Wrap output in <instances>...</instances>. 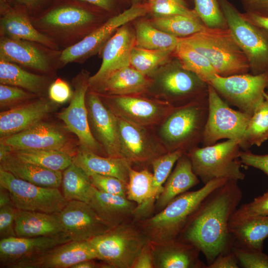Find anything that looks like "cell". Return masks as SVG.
Returning <instances> with one entry per match:
<instances>
[{"label":"cell","mask_w":268,"mask_h":268,"mask_svg":"<svg viewBox=\"0 0 268 268\" xmlns=\"http://www.w3.org/2000/svg\"><path fill=\"white\" fill-rule=\"evenodd\" d=\"M239 143V140L230 139L202 147L195 146L186 152L194 173L204 185L218 178L239 181L245 177L241 171Z\"/></svg>","instance_id":"obj_7"},{"label":"cell","mask_w":268,"mask_h":268,"mask_svg":"<svg viewBox=\"0 0 268 268\" xmlns=\"http://www.w3.org/2000/svg\"><path fill=\"white\" fill-rule=\"evenodd\" d=\"M16 236L35 237L65 233L58 213L17 209L15 214Z\"/></svg>","instance_id":"obj_33"},{"label":"cell","mask_w":268,"mask_h":268,"mask_svg":"<svg viewBox=\"0 0 268 268\" xmlns=\"http://www.w3.org/2000/svg\"><path fill=\"white\" fill-rule=\"evenodd\" d=\"M182 67L206 82L217 74L209 61L181 38L174 52Z\"/></svg>","instance_id":"obj_37"},{"label":"cell","mask_w":268,"mask_h":268,"mask_svg":"<svg viewBox=\"0 0 268 268\" xmlns=\"http://www.w3.org/2000/svg\"><path fill=\"white\" fill-rule=\"evenodd\" d=\"M132 268H154L152 244L148 241L135 259Z\"/></svg>","instance_id":"obj_53"},{"label":"cell","mask_w":268,"mask_h":268,"mask_svg":"<svg viewBox=\"0 0 268 268\" xmlns=\"http://www.w3.org/2000/svg\"><path fill=\"white\" fill-rule=\"evenodd\" d=\"M148 7L134 4L123 12L113 16L91 32L76 44L62 50L61 68L70 63H83L102 50L109 39L120 27L147 12Z\"/></svg>","instance_id":"obj_16"},{"label":"cell","mask_w":268,"mask_h":268,"mask_svg":"<svg viewBox=\"0 0 268 268\" xmlns=\"http://www.w3.org/2000/svg\"><path fill=\"white\" fill-rule=\"evenodd\" d=\"M268 139V102L265 100L251 116L240 141L243 150L253 145L260 146Z\"/></svg>","instance_id":"obj_41"},{"label":"cell","mask_w":268,"mask_h":268,"mask_svg":"<svg viewBox=\"0 0 268 268\" xmlns=\"http://www.w3.org/2000/svg\"><path fill=\"white\" fill-rule=\"evenodd\" d=\"M240 159L242 164L258 169L268 176V153L259 155L249 150H241Z\"/></svg>","instance_id":"obj_52"},{"label":"cell","mask_w":268,"mask_h":268,"mask_svg":"<svg viewBox=\"0 0 268 268\" xmlns=\"http://www.w3.org/2000/svg\"><path fill=\"white\" fill-rule=\"evenodd\" d=\"M228 180H212L199 190L187 191L176 197L154 215L135 222L152 244L175 240L205 199Z\"/></svg>","instance_id":"obj_2"},{"label":"cell","mask_w":268,"mask_h":268,"mask_svg":"<svg viewBox=\"0 0 268 268\" xmlns=\"http://www.w3.org/2000/svg\"></svg>","instance_id":"obj_64"},{"label":"cell","mask_w":268,"mask_h":268,"mask_svg":"<svg viewBox=\"0 0 268 268\" xmlns=\"http://www.w3.org/2000/svg\"><path fill=\"white\" fill-rule=\"evenodd\" d=\"M150 1V9L156 17L182 15L199 18L195 10L189 8L184 0Z\"/></svg>","instance_id":"obj_46"},{"label":"cell","mask_w":268,"mask_h":268,"mask_svg":"<svg viewBox=\"0 0 268 268\" xmlns=\"http://www.w3.org/2000/svg\"><path fill=\"white\" fill-rule=\"evenodd\" d=\"M200 182L194 173L188 155L185 152L178 159L174 170L165 182L162 192L157 199L154 210L157 212L164 208L176 197L187 192Z\"/></svg>","instance_id":"obj_32"},{"label":"cell","mask_w":268,"mask_h":268,"mask_svg":"<svg viewBox=\"0 0 268 268\" xmlns=\"http://www.w3.org/2000/svg\"><path fill=\"white\" fill-rule=\"evenodd\" d=\"M246 12L268 16V0H240Z\"/></svg>","instance_id":"obj_55"},{"label":"cell","mask_w":268,"mask_h":268,"mask_svg":"<svg viewBox=\"0 0 268 268\" xmlns=\"http://www.w3.org/2000/svg\"><path fill=\"white\" fill-rule=\"evenodd\" d=\"M94 259L83 261L73 266L71 268H111L110 267L104 262L97 263L94 261Z\"/></svg>","instance_id":"obj_59"},{"label":"cell","mask_w":268,"mask_h":268,"mask_svg":"<svg viewBox=\"0 0 268 268\" xmlns=\"http://www.w3.org/2000/svg\"><path fill=\"white\" fill-rule=\"evenodd\" d=\"M121 156L140 169L151 167L152 162L168 151L155 127L135 125L117 117Z\"/></svg>","instance_id":"obj_13"},{"label":"cell","mask_w":268,"mask_h":268,"mask_svg":"<svg viewBox=\"0 0 268 268\" xmlns=\"http://www.w3.org/2000/svg\"><path fill=\"white\" fill-rule=\"evenodd\" d=\"M11 152L22 161L54 171H64L73 162V154L65 150H11Z\"/></svg>","instance_id":"obj_38"},{"label":"cell","mask_w":268,"mask_h":268,"mask_svg":"<svg viewBox=\"0 0 268 268\" xmlns=\"http://www.w3.org/2000/svg\"><path fill=\"white\" fill-rule=\"evenodd\" d=\"M90 176L92 185L106 193L127 197V184L113 176L94 174Z\"/></svg>","instance_id":"obj_49"},{"label":"cell","mask_w":268,"mask_h":268,"mask_svg":"<svg viewBox=\"0 0 268 268\" xmlns=\"http://www.w3.org/2000/svg\"><path fill=\"white\" fill-rule=\"evenodd\" d=\"M17 209L14 205L0 207V238L16 236L15 231V214Z\"/></svg>","instance_id":"obj_50"},{"label":"cell","mask_w":268,"mask_h":268,"mask_svg":"<svg viewBox=\"0 0 268 268\" xmlns=\"http://www.w3.org/2000/svg\"><path fill=\"white\" fill-rule=\"evenodd\" d=\"M207 83L229 104L252 116L265 100L264 93L268 84V72L228 76L216 74Z\"/></svg>","instance_id":"obj_10"},{"label":"cell","mask_w":268,"mask_h":268,"mask_svg":"<svg viewBox=\"0 0 268 268\" xmlns=\"http://www.w3.org/2000/svg\"><path fill=\"white\" fill-rule=\"evenodd\" d=\"M266 89H267V91H266V92L268 94V84Z\"/></svg>","instance_id":"obj_62"},{"label":"cell","mask_w":268,"mask_h":268,"mask_svg":"<svg viewBox=\"0 0 268 268\" xmlns=\"http://www.w3.org/2000/svg\"><path fill=\"white\" fill-rule=\"evenodd\" d=\"M268 216V190L252 201L237 208L231 216L229 223H235L258 216Z\"/></svg>","instance_id":"obj_45"},{"label":"cell","mask_w":268,"mask_h":268,"mask_svg":"<svg viewBox=\"0 0 268 268\" xmlns=\"http://www.w3.org/2000/svg\"><path fill=\"white\" fill-rule=\"evenodd\" d=\"M208 112L207 98L175 108L155 131L168 152H187L201 142Z\"/></svg>","instance_id":"obj_5"},{"label":"cell","mask_w":268,"mask_h":268,"mask_svg":"<svg viewBox=\"0 0 268 268\" xmlns=\"http://www.w3.org/2000/svg\"><path fill=\"white\" fill-rule=\"evenodd\" d=\"M194 10L205 26L211 28H228L218 0H194Z\"/></svg>","instance_id":"obj_44"},{"label":"cell","mask_w":268,"mask_h":268,"mask_svg":"<svg viewBox=\"0 0 268 268\" xmlns=\"http://www.w3.org/2000/svg\"><path fill=\"white\" fill-rule=\"evenodd\" d=\"M61 51L34 41L0 36V60L53 77L61 68Z\"/></svg>","instance_id":"obj_15"},{"label":"cell","mask_w":268,"mask_h":268,"mask_svg":"<svg viewBox=\"0 0 268 268\" xmlns=\"http://www.w3.org/2000/svg\"><path fill=\"white\" fill-rule=\"evenodd\" d=\"M152 182L153 173L148 169H130L127 198L137 204L134 212V222L150 217L154 210Z\"/></svg>","instance_id":"obj_31"},{"label":"cell","mask_w":268,"mask_h":268,"mask_svg":"<svg viewBox=\"0 0 268 268\" xmlns=\"http://www.w3.org/2000/svg\"><path fill=\"white\" fill-rule=\"evenodd\" d=\"M144 95L166 102L174 108L208 96V83L178 63L165 64L151 75Z\"/></svg>","instance_id":"obj_6"},{"label":"cell","mask_w":268,"mask_h":268,"mask_svg":"<svg viewBox=\"0 0 268 268\" xmlns=\"http://www.w3.org/2000/svg\"><path fill=\"white\" fill-rule=\"evenodd\" d=\"M175 50H148L135 46L132 51L130 65L142 74L150 76L166 64Z\"/></svg>","instance_id":"obj_42"},{"label":"cell","mask_w":268,"mask_h":268,"mask_svg":"<svg viewBox=\"0 0 268 268\" xmlns=\"http://www.w3.org/2000/svg\"><path fill=\"white\" fill-rule=\"evenodd\" d=\"M35 28L51 39L61 49L69 47L101 26V17L87 8L73 3L57 5L31 16Z\"/></svg>","instance_id":"obj_3"},{"label":"cell","mask_w":268,"mask_h":268,"mask_svg":"<svg viewBox=\"0 0 268 268\" xmlns=\"http://www.w3.org/2000/svg\"><path fill=\"white\" fill-rule=\"evenodd\" d=\"M154 268H206L195 246L178 238L161 244H152Z\"/></svg>","instance_id":"obj_27"},{"label":"cell","mask_w":268,"mask_h":268,"mask_svg":"<svg viewBox=\"0 0 268 268\" xmlns=\"http://www.w3.org/2000/svg\"><path fill=\"white\" fill-rule=\"evenodd\" d=\"M235 254L231 252L219 255L206 268H239L240 267Z\"/></svg>","instance_id":"obj_54"},{"label":"cell","mask_w":268,"mask_h":268,"mask_svg":"<svg viewBox=\"0 0 268 268\" xmlns=\"http://www.w3.org/2000/svg\"><path fill=\"white\" fill-rule=\"evenodd\" d=\"M199 18L182 15L156 17L150 23L163 32L178 38L192 35L206 26Z\"/></svg>","instance_id":"obj_40"},{"label":"cell","mask_w":268,"mask_h":268,"mask_svg":"<svg viewBox=\"0 0 268 268\" xmlns=\"http://www.w3.org/2000/svg\"><path fill=\"white\" fill-rule=\"evenodd\" d=\"M87 203L109 228L134 221L136 203L126 197L101 192L93 186Z\"/></svg>","instance_id":"obj_25"},{"label":"cell","mask_w":268,"mask_h":268,"mask_svg":"<svg viewBox=\"0 0 268 268\" xmlns=\"http://www.w3.org/2000/svg\"><path fill=\"white\" fill-rule=\"evenodd\" d=\"M135 46L134 32L126 24L119 27L103 47L101 65L96 73L90 76L89 87L115 71L131 66V55Z\"/></svg>","instance_id":"obj_23"},{"label":"cell","mask_w":268,"mask_h":268,"mask_svg":"<svg viewBox=\"0 0 268 268\" xmlns=\"http://www.w3.org/2000/svg\"><path fill=\"white\" fill-rule=\"evenodd\" d=\"M243 17L252 24L268 31V16L251 13H242Z\"/></svg>","instance_id":"obj_56"},{"label":"cell","mask_w":268,"mask_h":268,"mask_svg":"<svg viewBox=\"0 0 268 268\" xmlns=\"http://www.w3.org/2000/svg\"><path fill=\"white\" fill-rule=\"evenodd\" d=\"M0 186L8 191L14 206L18 210L58 213L68 202L59 188L32 184L1 169Z\"/></svg>","instance_id":"obj_12"},{"label":"cell","mask_w":268,"mask_h":268,"mask_svg":"<svg viewBox=\"0 0 268 268\" xmlns=\"http://www.w3.org/2000/svg\"><path fill=\"white\" fill-rule=\"evenodd\" d=\"M90 77L89 72L82 69L72 78L74 90L70 104L58 116L67 128L77 137L80 145L97 154L107 156L92 135L89 126L85 99Z\"/></svg>","instance_id":"obj_18"},{"label":"cell","mask_w":268,"mask_h":268,"mask_svg":"<svg viewBox=\"0 0 268 268\" xmlns=\"http://www.w3.org/2000/svg\"><path fill=\"white\" fill-rule=\"evenodd\" d=\"M135 34V46L148 50L175 49L179 38L143 21L136 24Z\"/></svg>","instance_id":"obj_39"},{"label":"cell","mask_w":268,"mask_h":268,"mask_svg":"<svg viewBox=\"0 0 268 268\" xmlns=\"http://www.w3.org/2000/svg\"><path fill=\"white\" fill-rule=\"evenodd\" d=\"M99 95L117 117L141 126L156 127L175 108L166 102L144 95Z\"/></svg>","instance_id":"obj_14"},{"label":"cell","mask_w":268,"mask_h":268,"mask_svg":"<svg viewBox=\"0 0 268 268\" xmlns=\"http://www.w3.org/2000/svg\"><path fill=\"white\" fill-rule=\"evenodd\" d=\"M40 96L16 86L0 84V106L9 109L34 100Z\"/></svg>","instance_id":"obj_47"},{"label":"cell","mask_w":268,"mask_h":268,"mask_svg":"<svg viewBox=\"0 0 268 268\" xmlns=\"http://www.w3.org/2000/svg\"><path fill=\"white\" fill-rule=\"evenodd\" d=\"M14 205L8 191L0 186V207L8 205Z\"/></svg>","instance_id":"obj_60"},{"label":"cell","mask_w":268,"mask_h":268,"mask_svg":"<svg viewBox=\"0 0 268 268\" xmlns=\"http://www.w3.org/2000/svg\"><path fill=\"white\" fill-rule=\"evenodd\" d=\"M151 84V79L131 66L111 73L89 89L99 95H144Z\"/></svg>","instance_id":"obj_26"},{"label":"cell","mask_w":268,"mask_h":268,"mask_svg":"<svg viewBox=\"0 0 268 268\" xmlns=\"http://www.w3.org/2000/svg\"><path fill=\"white\" fill-rule=\"evenodd\" d=\"M208 112L201 142L211 145L221 139L243 137L251 116L231 108L214 88L208 84Z\"/></svg>","instance_id":"obj_11"},{"label":"cell","mask_w":268,"mask_h":268,"mask_svg":"<svg viewBox=\"0 0 268 268\" xmlns=\"http://www.w3.org/2000/svg\"><path fill=\"white\" fill-rule=\"evenodd\" d=\"M229 228L233 238V246L263 251L264 242L268 238V216L229 223Z\"/></svg>","instance_id":"obj_35"},{"label":"cell","mask_w":268,"mask_h":268,"mask_svg":"<svg viewBox=\"0 0 268 268\" xmlns=\"http://www.w3.org/2000/svg\"><path fill=\"white\" fill-rule=\"evenodd\" d=\"M58 215L64 232L72 241H88L111 229L84 201H69Z\"/></svg>","instance_id":"obj_20"},{"label":"cell","mask_w":268,"mask_h":268,"mask_svg":"<svg viewBox=\"0 0 268 268\" xmlns=\"http://www.w3.org/2000/svg\"><path fill=\"white\" fill-rule=\"evenodd\" d=\"M85 101L92 135L107 156L121 157L117 117L105 106L99 95L89 88Z\"/></svg>","instance_id":"obj_19"},{"label":"cell","mask_w":268,"mask_h":268,"mask_svg":"<svg viewBox=\"0 0 268 268\" xmlns=\"http://www.w3.org/2000/svg\"><path fill=\"white\" fill-rule=\"evenodd\" d=\"M16 4L24 7L30 14V11H36L47 0H12Z\"/></svg>","instance_id":"obj_57"},{"label":"cell","mask_w":268,"mask_h":268,"mask_svg":"<svg viewBox=\"0 0 268 268\" xmlns=\"http://www.w3.org/2000/svg\"><path fill=\"white\" fill-rule=\"evenodd\" d=\"M94 5L105 11L111 10L113 5V0H76Z\"/></svg>","instance_id":"obj_58"},{"label":"cell","mask_w":268,"mask_h":268,"mask_svg":"<svg viewBox=\"0 0 268 268\" xmlns=\"http://www.w3.org/2000/svg\"><path fill=\"white\" fill-rule=\"evenodd\" d=\"M72 94L73 91L69 84L60 78H57L52 82L48 92L49 98L58 104L67 102L71 98Z\"/></svg>","instance_id":"obj_51"},{"label":"cell","mask_w":268,"mask_h":268,"mask_svg":"<svg viewBox=\"0 0 268 268\" xmlns=\"http://www.w3.org/2000/svg\"><path fill=\"white\" fill-rule=\"evenodd\" d=\"M133 0L134 1L136 2V1H137L139 0Z\"/></svg>","instance_id":"obj_63"},{"label":"cell","mask_w":268,"mask_h":268,"mask_svg":"<svg viewBox=\"0 0 268 268\" xmlns=\"http://www.w3.org/2000/svg\"><path fill=\"white\" fill-rule=\"evenodd\" d=\"M73 162L89 176L97 174L116 177L128 184L132 164L122 157L103 156L80 145L74 152Z\"/></svg>","instance_id":"obj_28"},{"label":"cell","mask_w":268,"mask_h":268,"mask_svg":"<svg viewBox=\"0 0 268 268\" xmlns=\"http://www.w3.org/2000/svg\"><path fill=\"white\" fill-rule=\"evenodd\" d=\"M185 152L186 151L182 149L168 152L152 162L153 171L152 195L155 202L163 191L164 185L171 173L173 166Z\"/></svg>","instance_id":"obj_43"},{"label":"cell","mask_w":268,"mask_h":268,"mask_svg":"<svg viewBox=\"0 0 268 268\" xmlns=\"http://www.w3.org/2000/svg\"><path fill=\"white\" fill-rule=\"evenodd\" d=\"M97 259L111 268H132L141 250L149 241L134 221L110 229L88 240Z\"/></svg>","instance_id":"obj_8"},{"label":"cell","mask_w":268,"mask_h":268,"mask_svg":"<svg viewBox=\"0 0 268 268\" xmlns=\"http://www.w3.org/2000/svg\"><path fill=\"white\" fill-rule=\"evenodd\" d=\"M62 194L67 201L87 202L93 187L90 176L73 162L63 171Z\"/></svg>","instance_id":"obj_36"},{"label":"cell","mask_w":268,"mask_h":268,"mask_svg":"<svg viewBox=\"0 0 268 268\" xmlns=\"http://www.w3.org/2000/svg\"><path fill=\"white\" fill-rule=\"evenodd\" d=\"M21 6L12 8L2 3L0 9V36L34 41L52 49L60 50L51 39L35 28L29 13L24 7Z\"/></svg>","instance_id":"obj_24"},{"label":"cell","mask_w":268,"mask_h":268,"mask_svg":"<svg viewBox=\"0 0 268 268\" xmlns=\"http://www.w3.org/2000/svg\"><path fill=\"white\" fill-rule=\"evenodd\" d=\"M211 63L218 75L228 76L247 73V58L229 28L206 27L202 31L181 38Z\"/></svg>","instance_id":"obj_4"},{"label":"cell","mask_w":268,"mask_h":268,"mask_svg":"<svg viewBox=\"0 0 268 268\" xmlns=\"http://www.w3.org/2000/svg\"><path fill=\"white\" fill-rule=\"evenodd\" d=\"M237 180H229L211 192L192 215L177 238L191 244L211 264L233 246L230 219L241 202L243 193Z\"/></svg>","instance_id":"obj_1"},{"label":"cell","mask_w":268,"mask_h":268,"mask_svg":"<svg viewBox=\"0 0 268 268\" xmlns=\"http://www.w3.org/2000/svg\"><path fill=\"white\" fill-rule=\"evenodd\" d=\"M92 259H97V256L88 241H71L43 255L37 268H71L78 263Z\"/></svg>","instance_id":"obj_30"},{"label":"cell","mask_w":268,"mask_h":268,"mask_svg":"<svg viewBox=\"0 0 268 268\" xmlns=\"http://www.w3.org/2000/svg\"><path fill=\"white\" fill-rule=\"evenodd\" d=\"M239 265L244 268H268V255L262 250H250L233 246Z\"/></svg>","instance_id":"obj_48"},{"label":"cell","mask_w":268,"mask_h":268,"mask_svg":"<svg viewBox=\"0 0 268 268\" xmlns=\"http://www.w3.org/2000/svg\"><path fill=\"white\" fill-rule=\"evenodd\" d=\"M0 169L15 177L32 184L48 188H59L63 173L25 162L13 154L11 151L0 158Z\"/></svg>","instance_id":"obj_29"},{"label":"cell","mask_w":268,"mask_h":268,"mask_svg":"<svg viewBox=\"0 0 268 268\" xmlns=\"http://www.w3.org/2000/svg\"><path fill=\"white\" fill-rule=\"evenodd\" d=\"M54 77L36 74L10 62L0 60V83L16 86L40 97L48 94Z\"/></svg>","instance_id":"obj_34"},{"label":"cell","mask_w":268,"mask_h":268,"mask_svg":"<svg viewBox=\"0 0 268 268\" xmlns=\"http://www.w3.org/2000/svg\"><path fill=\"white\" fill-rule=\"evenodd\" d=\"M264 96L265 99L268 102V94L266 92V91L264 93Z\"/></svg>","instance_id":"obj_61"},{"label":"cell","mask_w":268,"mask_h":268,"mask_svg":"<svg viewBox=\"0 0 268 268\" xmlns=\"http://www.w3.org/2000/svg\"><path fill=\"white\" fill-rule=\"evenodd\" d=\"M231 31L257 75L268 72V31L247 21L228 0H218Z\"/></svg>","instance_id":"obj_9"},{"label":"cell","mask_w":268,"mask_h":268,"mask_svg":"<svg viewBox=\"0 0 268 268\" xmlns=\"http://www.w3.org/2000/svg\"><path fill=\"white\" fill-rule=\"evenodd\" d=\"M72 241L65 233L35 237H10L0 240V267L36 268L40 258L53 248Z\"/></svg>","instance_id":"obj_17"},{"label":"cell","mask_w":268,"mask_h":268,"mask_svg":"<svg viewBox=\"0 0 268 268\" xmlns=\"http://www.w3.org/2000/svg\"><path fill=\"white\" fill-rule=\"evenodd\" d=\"M58 104L46 96L39 97L0 113V137L24 131L53 112Z\"/></svg>","instance_id":"obj_22"},{"label":"cell","mask_w":268,"mask_h":268,"mask_svg":"<svg viewBox=\"0 0 268 268\" xmlns=\"http://www.w3.org/2000/svg\"><path fill=\"white\" fill-rule=\"evenodd\" d=\"M64 132L50 123L40 122L16 134L0 137V143L14 150H59L71 152Z\"/></svg>","instance_id":"obj_21"}]
</instances>
